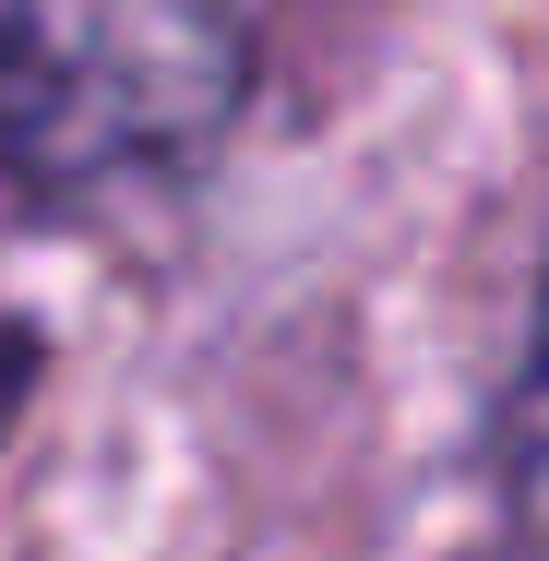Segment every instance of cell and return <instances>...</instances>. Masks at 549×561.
Instances as JSON below:
<instances>
[{"label": "cell", "mask_w": 549, "mask_h": 561, "mask_svg": "<svg viewBox=\"0 0 549 561\" xmlns=\"http://www.w3.org/2000/svg\"><path fill=\"white\" fill-rule=\"evenodd\" d=\"M239 96V0H0V180L84 192L204 144Z\"/></svg>", "instance_id": "6da1fadb"}, {"label": "cell", "mask_w": 549, "mask_h": 561, "mask_svg": "<svg viewBox=\"0 0 549 561\" xmlns=\"http://www.w3.org/2000/svg\"><path fill=\"white\" fill-rule=\"evenodd\" d=\"M24 382H36V346L0 323V431H12V407H24Z\"/></svg>", "instance_id": "7a4b0ae2"}, {"label": "cell", "mask_w": 549, "mask_h": 561, "mask_svg": "<svg viewBox=\"0 0 549 561\" xmlns=\"http://www.w3.org/2000/svg\"><path fill=\"white\" fill-rule=\"evenodd\" d=\"M538 382H549V287H538Z\"/></svg>", "instance_id": "3957f363"}]
</instances>
